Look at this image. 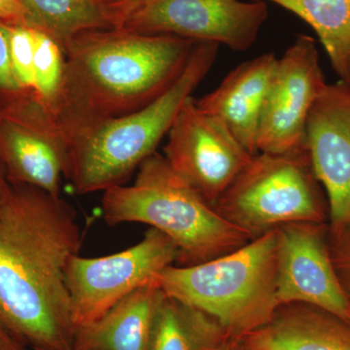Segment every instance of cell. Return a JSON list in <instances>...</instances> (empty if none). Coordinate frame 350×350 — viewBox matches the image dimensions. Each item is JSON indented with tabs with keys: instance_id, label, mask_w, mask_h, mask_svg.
<instances>
[{
	"instance_id": "cell-21",
	"label": "cell",
	"mask_w": 350,
	"mask_h": 350,
	"mask_svg": "<svg viewBox=\"0 0 350 350\" xmlns=\"http://www.w3.org/2000/svg\"><path fill=\"white\" fill-rule=\"evenodd\" d=\"M10 52L14 70L25 91H34V27L27 25H9Z\"/></svg>"
},
{
	"instance_id": "cell-28",
	"label": "cell",
	"mask_w": 350,
	"mask_h": 350,
	"mask_svg": "<svg viewBox=\"0 0 350 350\" xmlns=\"http://www.w3.org/2000/svg\"><path fill=\"white\" fill-rule=\"evenodd\" d=\"M10 190L11 186L9 185L5 176H4L3 172H2L1 169H0V204L6 199Z\"/></svg>"
},
{
	"instance_id": "cell-8",
	"label": "cell",
	"mask_w": 350,
	"mask_h": 350,
	"mask_svg": "<svg viewBox=\"0 0 350 350\" xmlns=\"http://www.w3.org/2000/svg\"><path fill=\"white\" fill-rule=\"evenodd\" d=\"M268 15L266 2L260 0H144L121 18L116 29L246 51L256 42Z\"/></svg>"
},
{
	"instance_id": "cell-24",
	"label": "cell",
	"mask_w": 350,
	"mask_h": 350,
	"mask_svg": "<svg viewBox=\"0 0 350 350\" xmlns=\"http://www.w3.org/2000/svg\"><path fill=\"white\" fill-rule=\"evenodd\" d=\"M0 21L6 22L7 25H31L23 0H0Z\"/></svg>"
},
{
	"instance_id": "cell-19",
	"label": "cell",
	"mask_w": 350,
	"mask_h": 350,
	"mask_svg": "<svg viewBox=\"0 0 350 350\" xmlns=\"http://www.w3.org/2000/svg\"><path fill=\"white\" fill-rule=\"evenodd\" d=\"M29 25L56 39L62 47L84 32L114 29L110 14L92 0H23Z\"/></svg>"
},
{
	"instance_id": "cell-17",
	"label": "cell",
	"mask_w": 350,
	"mask_h": 350,
	"mask_svg": "<svg viewBox=\"0 0 350 350\" xmlns=\"http://www.w3.org/2000/svg\"><path fill=\"white\" fill-rule=\"evenodd\" d=\"M230 338L206 313L165 296L157 314L150 350H221Z\"/></svg>"
},
{
	"instance_id": "cell-9",
	"label": "cell",
	"mask_w": 350,
	"mask_h": 350,
	"mask_svg": "<svg viewBox=\"0 0 350 350\" xmlns=\"http://www.w3.org/2000/svg\"><path fill=\"white\" fill-rule=\"evenodd\" d=\"M163 157L214 206L253 156L218 119L200 111L192 96L167 133Z\"/></svg>"
},
{
	"instance_id": "cell-27",
	"label": "cell",
	"mask_w": 350,
	"mask_h": 350,
	"mask_svg": "<svg viewBox=\"0 0 350 350\" xmlns=\"http://www.w3.org/2000/svg\"><path fill=\"white\" fill-rule=\"evenodd\" d=\"M221 350H260L250 345L245 338H230Z\"/></svg>"
},
{
	"instance_id": "cell-15",
	"label": "cell",
	"mask_w": 350,
	"mask_h": 350,
	"mask_svg": "<svg viewBox=\"0 0 350 350\" xmlns=\"http://www.w3.org/2000/svg\"><path fill=\"white\" fill-rule=\"evenodd\" d=\"M165 294L158 283L140 287L92 323L76 327L73 350H150Z\"/></svg>"
},
{
	"instance_id": "cell-12",
	"label": "cell",
	"mask_w": 350,
	"mask_h": 350,
	"mask_svg": "<svg viewBox=\"0 0 350 350\" xmlns=\"http://www.w3.org/2000/svg\"><path fill=\"white\" fill-rule=\"evenodd\" d=\"M68 146L56 120L34 96L0 116V160L18 185L61 197Z\"/></svg>"
},
{
	"instance_id": "cell-13",
	"label": "cell",
	"mask_w": 350,
	"mask_h": 350,
	"mask_svg": "<svg viewBox=\"0 0 350 350\" xmlns=\"http://www.w3.org/2000/svg\"><path fill=\"white\" fill-rule=\"evenodd\" d=\"M313 172L325 193L330 228L350 226V85H327L306 126Z\"/></svg>"
},
{
	"instance_id": "cell-30",
	"label": "cell",
	"mask_w": 350,
	"mask_h": 350,
	"mask_svg": "<svg viewBox=\"0 0 350 350\" xmlns=\"http://www.w3.org/2000/svg\"><path fill=\"white\" fill-rule=\"evenodd\" d=\"M350 85V84H349Z\"/></svg>"
},
{
	"instance_id": "cell-4",
	"label": "cell",
	"mask_w": 350,
	"mask_h": 350,
	"mask_svg": "<svg viewBox=\"0 0 350 350\" xmlns=\"http://www.w3.org/2000/svg\"><path fill=\"white\" fill-rule=\"evenodd\" d=\"M101 208L107 225L142 223L169 237L178 250L179 266L223 256L251 241L157 152L139 165L133 185L103 192Z\"/></svg>"
},
{
	"instance_id": "cell-20",
	"label": "cell",
	"mask_w": 350,
	"mask_h": 350,
	"mask_svg": "<svg viewBox=\"0 0 350 350\" xmlns=\"http://www.w3.org/2000/svg\"><path fill=\"white\" fill-rule=\"evenodd\" d=\"M34 91L39 103L53 116L64 76V53L56 39L34 27Z\"/></svg>"
},
{
	"instance_id": "cell-6",
	"label": "cell",
	"mask_w": 350,
	"mask_h": 350,
	"mask_svg": "<svg viewBox=\"0 0 350 350\" xmlns=\"http://www.w3.org/2000/svg\"><path fill=\"white\" fill-rule=\"evenodd\" d=\"M214 208L250 239L285 225L329 220L325 193L306 145L253 156Z\"/></svg>"
},
{
	"instance_id": "cell-26",
	"label": "cell",
	"mask_w": 350,
	"mask_h": 350,
	"mask_svg": "<svg viewBox=\"0 0 350 350\" xmlns=\"http://www.w3.org/2000/svg\"><path fill=\"white\" fill-rule=\"evenodd\" d=\"M0 350H27V347L0 324Z\"/></svg>"
},
{
	"instance_id": "cell-10",
	"label": "cell",
	"mask_w": 350,
	"mask_h": 350,
	"mask_svg": "<svg viewBox=\"0 0 350 350\" xmlns=\"http://www.w3.org/2000/svg\"><path fill=\"white\" fill-rule=\"evenodd\" d=\"M327 85L314 39L301 34L278 59L260 122L258 153L305 146L308 117Z\"/></svg>"
},
{
	"instance_id": "cell-1",
	"label": "cell",
	"mask_w": 350,
	"mask_h": 350,
	"mask_svg": "<svg viewBox=\"0 0 350 350\" xmlns=\"http://www.w3.org/2000/svg\"><path fill=\"white\" fill-rule=\"evenodd\" d=\"M82 232L61 197L18 185L0 204V324L32 350H73L66 269Z\"/></svg>"
},
{
	"instance_id": "cell-2",
	"label": "cell",
	"mask_w": 350,
	"mask_h": 350,
	"mask_svg": "<svg viewBox=\"0 0 350 350\" xmlns=\"http://www.w3.org/2000/svg\"><path fill=\"white\" fill-rule=\"evenodd\" d=\"M197 43L123 29L84 32L69 40L63 48V87L53 112L64 139L155 100L178 79Z\"/></svg>"
},
{
	"instance_id": "cell-25",
	"label": "cell",
	"mask_w": 350,
	"mask_h": 350,
	"mask_svg": "<svg viewBox=\"0 0 350 350\" xmlns=\"http://www.w3.org/2000/svg\"><path fill=\"white\" fill-rule=\"evenodd\" d=\"M93 1L110 14L115 29L118 25L121 18L144 0H93Z\"/></svg>"
},
{
	"instance_id": "cell-29",
	"label": "cell",
	"mask_w": 350,
	"mask_h": 350,
	"mask_svg": "<svg viewBox=\"0 0 350 350\" xmlns=\"http://www.w3.org/2000/svg\"><path fill=\"white\" fill-rule=\"evenodd\" d=\"M92 1H93V0H92ZM94 2V1H93Z\"/></svg>"
},
{
	"instance_id": "cell-23",
	"label": "cell",
	"mask_w": 350,
	"mask_h": 350,
	"mask_svg": "<svg viewBox=\"0 0 350 350\" xmlns=\"http://www.w3.org/2000/svg\"><path fill=\"white\" fill-rule=\"evenodd\" d=\"M328 241L338 278L350 301V226L330 228Z\"/></svg>"
},
{
	"instance_id": "cell-5",
	"label": "cell",
	"mask_w": 350,
	"mask_h": 350,
	"mask_svg": "<svg viewBox=\"0 0 350 350\" xmlns=\"http://www.w3.org/2000/svg\"><path fill=\"white\" fill-rule=\"evenodd\" d=\"M165 296L187 304L218 322L232 338L247 337L278 310L276 232L238 250L191 266H172L156 275Z\"/></svg>"
},
{
	"instance_id": "cell-14",
	"label": "cell",
	"mask_w": 350,
	"mask_h": 350,
	"mask_svg": "<svg viewBox=\"0 0 350 350\" xmlns=\"http://www.w3.org/2000/svg\"><path fill=\"white\" fill-rule=\"evenodd\" d=\"M276 63L273 53L248 59L215 90L195 100L200 111L218 119L252 156L258 154L260 122Z\"/></svg>"
},
{
	"instance_id": "cell-16",
	"label": "cell",
	"mask_w": 350,
	"mask_h": 350,
	"mask_svg": "<svg viewBox=\"0 0 350 350\" xmlns=\"http://www.w3.org/2000/svg\"><path fill=\"white\" fill-rule=\"evenodd\" d=\"M243 338L260 350H350V322L317 306L290 304Z\"/></svg>"
},
{
	"instance_id": "cell-22",
	"label": "cell",
	"mask_w": 350,
	"mask_h": 350,
	"mask_svg": "<svg viewBox=\"0 0 350 350\" xmlns=\"http://www.w3.org/2000/svg\"><path fill=\"white\" fill-rule=\"evenodd\" d=\"M0 91L13 96L17 103L32 94L22 87L14 70L9 25L2 23H0Z\"/></svg>"
},
{
	"instance_id": "cell-11",
	"label": "cell",
	"mask_w": 350,
	"mask_h": 350,
	"mask_svg": "<svg viewBox=\"0 0 350 350\" xmlns=\"http://www.w3.org/2000/svg\"><path fill=\"white\" fill-rule=\"evenodd\" d=\"M275 232L278 305L317 306L350 322V301L332 258L328 223H295Z\"/></svg>"
},
{
	"instance_id": "cell-3",
	"label": "cell",
	"mask_w": 350,
	"mask_h": 350,
	"mask_svg": "<svg viewBox=\"0 0 350 350\" xmlns=\"http://www.w3.org/2000/svg\"><path fill=\"white\" fill-rule=\"evenodd\" d=\"M219 45L198 42L178 79L155 100L135 111L96 122L66 137L64 177L79 195L123 185L152 154L193 92L211 71Z\"/></svg>"
},
{
	"instance_id": "cell-7",
	"label": "cell",
	"mask_w": 350,
	"mask_h": 350,
	"mask_svg": "<svg viewBox=\"0 0 350 350\" xmlns=\"http://www.w3.org/2000/svg\"><path fill=\"white\" fill-rule=\"evenodd\" d=\"M178 250L162 232L150 228L142 241L128 250L98 258L75 255L66 269L75 327L100 319L126 296L174 265Z\"/></svg>"
},
{
	"instance_id": "cell-18",
	"label": "cell",
	"mask_w": 350,
	"mask_h": 350,
	"mask_svg": "<svg viewBox=\"0 0 350 350\" xmlns=\"http://www.w3.org/2000/svg\"><path fill=\"white\" fill-rule=\"evenodd\" d=\"M291 11L312 27L340 80L350 84V0H260Z\"/></svg>"
}]
</instances>
